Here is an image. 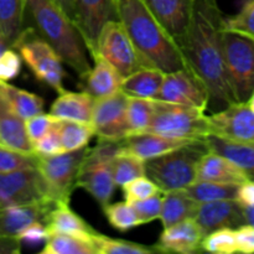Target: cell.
Returning a JSON list of instances; mask_svg holds the SVG:
<instances>
[{
    "mask_svg": "<svg viewBox=\"0 0 254 254\" xmlns=\"http://www.w3.org/2000/svg\"><path fill=\"white\" fill-rule=\"evenodd\" d=\"M223 17L216 0H195L189 29L180 45L186 66L206 84L210 103L220 108L237 102L223 57Z\"/></svg>",
    "mask_w": 254,
    "mask_h": 254,
    "instance_id": "1",
    "label": "cell"
},
{
    "mask_svg": "<svg viewBox=\"0 0 254 254\" xmlns=\"http://www.w3.org/2000/svg\"><path fill=\"white\" fill-rule=\"evenodd\" d=\"M116 9L144 66L164 73L188 67L180 47L141 0H116Z\"/></svg>",
    "mask_w": 254,
    "mask_h": 254,
    "instance_id": "2",
    "label": "cell"
},
{
    "mask_svg": "<svg viewBox=\"0 0 254 254\" xmlns=\"http://www.w3.org/2000/svg\"><path fill=\"white\" fill-rule=\"evenodd\" d=\"M25 4L37 34L57 52L64 64L83 78L92 64L76 25L52 0H25Z\"/></svg>",
    "mask_w": 254,
    "mask_h": 254,
    "instance_id": "3",
    "label": "cell"
},
{
    "mask_svg": "<svg viewBox=\"0 0 254 254\" xmlns=\"http://www.w3.org/2000/svg\"><path fill=\"white\" fill-rule=\"evenodd\" d=\"M203 140H195L168 154L145 161V175L161 192L186 189L196 181L198 161L207 151Z\"/></svg>",
    "mask_w": 254,
    "mask_h": 254,
    "instance_id": "4",
    "label": "cell"
},
{
    "mask_svg": "<svg viewBox=\"0 0 254 254\" xmlns=\"http://www.w3.org/2000/svg\"><path fill=\"white\" fill-rule=\"evenodd\" d=\"M144 133L185 140H203L210 135L205 112L160 99H154L153 117Z\"/></svg>",
    "mask_w": 254,
    "mask_h": 254,
    "instance_id": "5",
    "label": "cell"
},
{
    "mask_svg": "<svg viewBox=\"0 0 254 254\" xmlns=\"http://www.w3.org/2000/svg\"><path fill=\"white\" fill-rule=\"evenodd\" d=\"M121 149V141H99L87 148L77 176V188L86 190L102 208L111 202L116 190L112 161Z\"/></svg>",
    "mask_w": 254,
    "mask_h": 254,
    "instance_id": "6",
    "label": "cell"
},
{
    "mask_svg": "<svg viewBox=\"0 0 254 254\" xmlns=\"http://www.w3.org/2000/svg\"><path fill=\"white\" fill-rule=\"evenodd\" d=\"M11 49H15L22 61L40 82L51 87L57 93L64 91L66 72L57 52L32 27H24Z\"/></svg>",
    "mask_w": 254,
    "mask_h": 254,
    "instance_id": "7",
    "label": "cell"
},
{
    "mask_svg": "<svg viewBox=\"0 0 254 254\" xmlns=\"http://www.w3.org/2000/svg\"><path fill=\"white\" fill-rule=\"evenodd\" d=\"M226 69L237 102H247L254 91V40L237 32H222Z\"/></svg>",
    "mask_w": 254,
    "mask_h": 254,
    "instance_id": "8",
    "label": "cell"
},
{
    "mask_svg": "<svg viewBox=\"0 0 254 254\" xmlns=\"http://www.w3.org/2000/svg\"><path fill=\"white\" fill-rule=\"evenodd\" d=\"M87 148L51 156L36 155V170L46 185L50 200L56 203L69 202Z\"/></svg>",
    "mask_w": 254,
    "mask_h": 254,
    "instance_id": "9",
    "label": "cell"
},
{
    "mask_svg": "<svg viewBox=\"0 0 254 254\" xmlns=\"http://www.w3.org/2000/svg\"><path fill=\"white\" fill-rule=\"evenodd\" d=\"M94 56H99L109 62L123 78L145 67L133 46L130 37L118 19L109 20L102 27L97 40Z\"/></svg>",
    "mask_w": 254,
    "mask_h": 254,
    "instance_id": "10",
    "label": "cell"
},
{
    "mask_svg": "<svg viewBox=\"0 0 254 254\" xmlns=\"http://www.w3.org/2000/svg\"><path fill=\"white\" fill-rule=\"evenodd\" d=\"M156 99L206 112L210 104V93L206 84L185 67L165 73Z\"/></svg>",
    "mask_w": 254,
    "mask_h": 254,
    "instance_id": "11",
    "label": "cell"
},
{
    "mask_svg": "<svg viewBox=\"0 0 254 254\" xmlns=\"http://www.w3.org/2000/svg\"><path fill=\"white\" fill-rule=\"evenodd\" d=\"M44 200L50 197L36 168L0 173V210Z\"/></svg>",
    "mask_w": 254,
    "mask_h": 254,
    "instance_id": "12",
    "label": "cell"
},
{
    "mask_svg": "<svg viewBox=\"0 0 254 254\" xmlns=\"http://www.w3.org/2000/svg\"><path fill=\"white\" fill-rule=\"evenodd\" d=\"M210 135L254 145V112L247 102H236L207 116Z\"/></svg>",
    "mask_w": 254,
    "mask_h": 254,
    "instance_id": "13",
    "label": "cell"
},
{
    "mask_svg": "<svg viewBox=\"0 0 254 254\" xmlns=\"http://www.w3.org/2000/svg\"><path fill=\"white\" fill-rule=\"evenodd\" d=\"M127 104L128 96L122 91L113 96L94 99L91 124L99 141H122L128 138Z\"/></svg>",
    "mask_w": 254,
    "mask_h": 254,
    "instance_id": "14",
    "label": "cell"
},
{
    "mask_svg": "<svg viewBox=\"0 0 254 254\" xmlns=\"http://www.w3.org/2000/svg\"><path fill=\"white\" fill-rule=\"evenodd\" d=\"M73 5L74 25L92 59L102 27L109 20H117L116 0H73Z\"/></svg>",
    "mask_w": 254,
    "mask_h": 254,
    "instance_id": "15",
    "label": "cell"
},
{
    "mask_svg": "<svg viewBox=\"0 0 254 254\" xmlns=\"http://www.w3.org/2000/svg\"><path fill=\"white\" fill-rule=\"evenodd\" d=\"M179 47L185 39L195 0H141Z\"/></svg>",
    "mask_w": 254,
    "mask_h": 254,
    "instance_id": "16",
    "label": "cell"
},
{
    "mask_svg": "<svg viewBox=\"0 0 254 254\" xmlns=\"http://www.w3.org/2000/svg\"><path fill=\"white\" fill-rule=\"evenodd\" d=\"M195 221L203 236L220 228H238L245 225L242 205L237 200H218L198 203Z\"/></svg>",
    "mask_w": 254,
    "mask_h": 254,
    "instance_id": "17",
    "label": "cell"
},
{
    "mask_svg": "<svg viewBox=\"0 0 254 254\" xmlns=\"http://www.w3.org/2000/svg\"><path fill=\"white\" fill-rule=\"evenodd\" d=\"M202 238L203 233L195 218H188L164 228L154 250L160 253L195 254L202 251Z\"/></svg>",
    "mask_w": 254,
    "mask_h": 254,
    "instance_id": "18",
    "label": "cell"
},
{
    "mask_svg": "<svg viewBox=\"0 0 254 254\" xmlns=\"http://www.w3.org/2000/svg\"><path fill=\"white\" fill-rule=\"evenodd\" d=\"M56 202L51 200L39 201L27 205L11 206L0 210V236L17 237L31 223L44 222L47 213Z\"/></svg>",
    "mask_w": 254,
    "mask_h": 254,
    "instance_id": "19",
    "label": "cell"
},
{
    "mask_svg": "<svg viewBox=\"0 0 254 254\" xmlns=\"http://www.w3.org/2000/svg\"><path fill=\"white\" fill-rule=\"evenodd\" d=\"M192 141L195 140L168 138L154 133H140L129 135L128 138L122 140L121 150L146 161L176 150Z\"/></svg>",
    "mask_w": 254,
    "mask_h": 254,
    "instance_id": "20",
    "label": "cell"
},
{
    "mask_svg": "<svg viewBox=\"0 0 254 254\" xmlns=\"http://www.w3.org/2000/svg\"><path fill=\"white\" fill-rule=\"evenodd\" d=\"M196 180L242 185L250 179L245 171L230 159L215 151L207 150L198 161Z\"/></svg>",
    "mask_w": 254,
    "mask_h": 254,
    "instance_id": "21",
    "label": "cell"
},
{
    "mask_svg": "<svg viewBox=\"0 0 254 254\" xmlns=\"http://www.w3.org/2000/svg\"><path fill=\"white\" fill-rule=\"evenodd\" d=\"M92 61L93 64L88 73L81 78V88L94 99L113 96L121 91L122 74L102 57L94 56Z\"/></svg>",
    "mask_w": 254,
    "mask_h": 254,
    "instance_id": "22",
    "label": "cell"
},
{
    "mask_svg": "<svg viewBox=\"0 0 254 254\" xmlns=\"http://www.w3.org/2000/svg\"><path fill=\"white\" fill-rule=\"evenodd\" d=\"M93 106L94 98L87 92H71L64 89L60 92L59 97L54 101L50 114L57 119L91 123Z\"/></svg>",
    "mask_w": 254,
    "mask_h": 254,
    "instance_id": "23",
    "label": "cell"
},
{
    "mask_svg": "<svg viewBox=\"0 0 254 254\" xmlns=\"http://www.w3.org/2000/svg\"><path fill=\"white\" fill-rule=\"evenodd\" d=\"M0 144L20 153L34 154L32 143L27 136L25 121L17 116L0 97Z\"/></svg>",
    "mask_w": 254,
    "mask_h": 254,
    "instance_id": "24",
    "label": "cell"
},
{
    "mask_svg": "<svg viewBox=\"0 0 254 254\" xmlns=\"http://www.w3.org/2000/svg\"><path fill=\"white\" fill-rule=\"evenodd\" d=\"M45 226L49 235L52 233H66V235L93 236L97 231L86 222L79 215H77L71 207L69 202H57L50 210L45 218Z\"/></svg>",
    "mask_w": 254,
    "mask_h": 254,
    "instance_id": "25",
    "label": "cell"
},
{
    "mask_svg": "<svg viewBox=\"0 0 254 254\" xmlns=\"http://www.w3.org/2000/svg\"><path fill=\"white\" fill-rule=\"evenodd\" d=\"M163 71L154 67H143L124 77L121 91L128 97L156 99L164 81Z\"/></svg>",
    "mask_w": 254,
    "mask_h": 254,
    "instance_id": "26",
    "label": "cell"
},
{
    "mask_svg": "<svg viewBox=\"0 0 254 254\" xmlns=\"http://www.w3.org/2000/svg\"><path fill=\"white\" fill-rule=\"evenodd\" d=\"M198 203L186 192L185 189L164 192L160 220L163 227H170L188 218L195 217Z\"/></svg>",
    "mask_w": 254,
    "mask_h": 254,
    "instance_id": "27",
    "label": "cell"
},
{
    "mask_svg": "<svg viewBox=\"0 0 254 254\" xmlns=\"http://www.w3.org/2000/svg\"><path fill=\"white\" fill-rule=\"evenodd\" d=\"M205 144L208 150L230 159L245 171L250 180H254V145L233 143L215 135L206 136Z\"/></svg>",
    "mask_w": 254,
    "mask_h": 254,
    "instance_id": "28",
    "label": "cell"
},
{
    "mask_svg": "<svg viewBox=\"0 0 254 254\" xmlns=\"http://www.w3.org/2000/svg\"><path fill=\"white\" fill-rule=\"evenodd\" d=\"M0 97L24 121L44 112L45 102L41 97L5 81H0Z\"/></svg>",
    "mask_w": 254,
    "mask_h": 254,
    "instance_id": "29",
    "label": "cell"
},
{
    "mask_svg": "<svg viewBox=\"0 0 254 254\" xmlns=\"http://www.w3.org/2000/svg\"><path fill=\"white\" fill-rule=\"evenodd\" d=\"M94 236V235H93ZM93 236L52 233L44 242L41 254H97Z\"/></svg>",
    "mask_w": 254,
    "mask_h": 254,
    "instance_id": "30",
    "label": "cell"
},
{
    "mask_svg": "<svg viewBox=\"0 0 254 254\" xmlns=\"http://www.w3.org/2000/svg\"><path fill=\"white\" fill-rule=\"evenodd\" d=\"M25 15V0H0V35L9 47L24 30Z\"/></svg>",
    "mask_w": 254,
    "mask_h": 254,
    "instance_id": "31",
    "label": "cell"
},
{
    "mask_svg": "<svg viewBox=\"0 0 254 254\" xmlns=\"http://www.w3.org/2000/svg\"><path fill=\"white\" fill-rule=\"evenodd\" d=\"M56 129L60 134L64 151H74L86 148L91 139L96 135L92 124L82 122L59 119L56 122Z\"/></svg>",
    "mask_w": 254,
    "mask_h": 254,
    "instance_id": "32",
    "label": "cell"
},
{
    "mask_svg": "<svg viewBox=\"0 0 254 254\" xmlns=\"http://www.w3.org/2000/svg\"><path fill=\"white\" fill-rule=\"evenodd\" d=\"M238 186L240 185L196 180L185 190L196 202L203 203L218 200H236Z\"/></svg>",
    "mask_w": 254,
    "mask_h": 254,
    "instance_id": "33",
    "label": "cell"
},
{
    "mask_svg": "<svg viewBox=\"0 0 254 254\" xmlns=\"http://www.w3.org/2000/svg\"><path fill=\"white\" fill-rule=\"evenodd\" d=\"M112 175L116 186L122 188L129 181L145 175V161L119 149L112 161Z\"/></svg>",
    "mask_w": 254,
    "mask_h": 254,
    "instance_id": "34",
    "label": "cell"
},
{
    "mask_svg": "<svg viewBox=\"0 0 254 254\" xmlns=\"http://www.w3.org/2000/svg\"><path fill=\"white\" fill-rule=\"evenodd\" d=\"M154 112V99L128 97L127 104V122L129 135L146 131Z\"/></svg>",
    "mask_w": 254,
    "mask_h": 254,
    "instance_id": "35",
    "label": "cell"
},
{
    "mask_svg": "<svg viewBox=\"0 0 254 254\" xmlns=\"http://www.w3.org/2000/svg\"><path fill=\"white\" fill-rule=\"evenodd\" d=\"M97 254H151L155 253L154 247H145L139 243L124 240H114L97 232L93 236Z\"/></svg>",
    "mask_w": 254,
    "mask_h": 254,
    "instance_id": "36",
    "label": "cell"
},
{
    "mask_svg": "<svg viewBox=\"0 0 254 254\" xmlns=\"http://www.w3.org/2000/svg\"><path fill=\"white\" fill-rule=\"evenodd\" d=\"M201 250L203 252L216 254H232L238 252L236 228H220L203 236Z\"/></svg>",
    "mask_w": 254,
    "mask_h": 254,
    "instance_id": "37",
    "label": "cell"
},
{
    "mask_svg": "<svg viewBox=\"0 0 254 254\" xmlns=\"http://www.w3.org/2000/svg\"><path fill=\"white\" fill-rule=\"evenodd\" d=\"M103 211L109 225L116 230L121 231V232H127L131 228L141 226L133 207L127 201L108 203V205L104 206Z\"/></svg>",
    "mask_w": 254,
    "mask_h": 254,
    "instance_id": "38",
    "label": "cell"
},
{
    "mask_svg": "<svg viewBox=\"0 0 254 254\" xmlns=\"http://www.w3.org/2000/svg\"><path fill=\"white\" fill-rule=\"evenodd\" d=\"M223 30L237 32L254 40V0H247L238 14L223 17Z\"/></svg>",
    "mask_w": 254,
    "mask_h": 254,
    "instance_id": "39",
    "label": "cell"
},
{
    "mask_svg": "<svg viewBox=\"0 0 254 254\" xmlns=\"http://www.w3.org/2000/svg\"><path fill=\"white\" fill-rule=\"evenodd\" d=\"M36 154L20 153L0 144V173L36 168Z\"/></svg>",
    "mask_w": 254,
    "mask_h": 254,
    "instance_id": "40",
    "label": "cell"
},
{
    "mask_svg": "<svg viewBox=\"0 0 254 254\" xmlns=\"http://www.w3.org/2000/svg\"><path fill=\"white\" fill-rule=\"evenodd\" d=\"M122 190H123L124 200L127 202L135 200H144V198L163 193L160 189L158 188V185L146 175L139 176V178L129 181L126 185L122 186Z\"/></svg>",
    "mask_w": 254,
    "mask_h": 254,
    "instance_id": "41",
    "label": "cell"
},
{
    "mask_svg": "<svg viewBox=\"0 0 254 254\" xmlns=\"http://www.w3.org/2000/svg\"><path fill=\"white\" fill-rule=\"evenodd\" d=\"M130 206L133 207L134 212L138 216L140 225L153 222L160 217L161 205H163V197L159 195L151 196V197L144 198V200L130 201Z\"/></svg>",
    "mask_w": 254,
    "mask_h": 254,
    "instance_id": "42",
    "label": "cell"
},
{
    "mask_svg": "<svg viewBox=\"0 0 254 254\" xmlns=\"http://www.w3.org/2000/svg\"><path fill=\"white\" fill-rule=\"evenodd\" d=\"M59 121L57 118H55L51 114H45L44 112L36 116H32L30 118H27L25 121V128H26L27 136H29L30 141L32 144L36 143L37 140L42 138L44 135H46L54 126L56 124V122Z\"/></svg>",
    "mask_w": 254,
    "mask_h": 254,
    "instance_id": "43",
    "label": "cell"
},
{
    "mask_svg": "<svg viewBox=\"0 0 254 254\" xmlns=\"http://www.w3.org/2000/svg\"><path fill=\"white\" fill-rule=\"evenodd\" d=\"M32 148H34V154L39 156H51L64 153L61 139H60V134L56 129V124L46 135H44L40 140L32 144Z\"/></svg>",
    "mask_w": 254,
    "mask_h": 254,
    "instance_id": "44",
    "label": "cell"
},
{
    "mask_svg": "<svg viewBox=\"0 0 254 254\" xmlns=\"http://www.w3.org/2000/svg\"><path fill=\"white\" fill-rule=\"evenodd\" d=\"M21 71V57L9 47L0 55V81L9 82L16 78Z\"/></svg>",
    "mask_w": 254,
    "mask_h": 254,
    "instance_id": "45",
    "label": "cell"
},
{
    "mask_svg": "<svg viewBox=\"0 0 254 254\" xmlns=\"http://www.w3.org/2000/svg\"><path fill=\"white\" fill-rule=\"evenodd\" d=\"M47 237H49V232H47V228L44 222L31 223L19 235L21 242H26L27 245L31 246L45 242Z\"/></svg>",
    "mask_w": 254,
    "mask_h": 254,
    "instance_id": "46",
    "label": "cell"
},
{
    "mask_svg": "<svg viewBox=\"0 0 254 254\" xmlns=\"http://www.w3.org/2000/svg\"><path fill=\"white\" fill-rule=\"evenodd\" d=\"M237 238V251L240 253H254V227L250 225H243L236 228Z\"/></svg>",
    "mask_w": 254,
    "mask_h": 254,
    "instance_id": "47",
    "label": "cell"
},
{
    "mask_svg": "<svg viewBox=\"0 0 254 254\" xmlns=\"http://www.w3.org/2000/svg\"><path fill=\"white\" fill-rule=\"evenodd\" d=\"M236 200L243 206L254 205V180H248L238 186Z\"/></svg>",
    "mask_w": 254,
    "mask_h": 254,
    "instance_id": "48",
    "label": "cell"
},
{
    "mask_svg": "<svg viewBox=\"0 0 254 254\" xmlns=\"http://www.w3.org/2000/svg\"><path fill=\"white\" fill-rule=\"evenodd\" d=\"M22 242L17 237L0 236V254H19Z\"/></svg>",
    "mask_w": 254,
    "mask_h": 254,
    "instance_id": "49",
    "label": "cell"
},
{
    "mask_svg": "<svg viewBox=\"0 0 254 254\" xmlns=\"http://www.w3.org/2000/svg\"><path fill=\"white\" fill-rule=\"evenodd\" d=\"M62 11L64 12L67 17L74 24V5L73 0H52Z\"/></svg>",
    "mask_w": 254,
    "mask_h": 254,
    "instance_id": "50",
    "label": "cell"
},
{
    "mask_svg": "<svg viewBox=\"0 0 254 254\" xmlns=\"http://www.w3.org/2000/svg\"><path fill=\"white\" fill-rule=\"evenodd\" d=\"M242 213L245 218V225H250L254 227V205L243 206L242 205Z\"/></svg>",
    "mask_w": 254,
    "mask_h": 254,
    "instance_id": "51",
    "label": "cell"
},
{
    "mask_svg": "<svg viewBox=\"0 0 254 254\" xmlns=\"http://www.w3.org/2000/svg\"><path fill=\"white\" fill-rule=\"evenodd\" d=\"M6 49H9V46H7L6 42H5V40L2 39V36L0 35V55H1Z\"/></svg>",
    "mask_w": 254,
    "mask_h": 254,
    "instance_id": "52",
    "label": "cell"
},
{
    "mask_svg": "<svg viewBox=\"0 0 254 254\" xmlns=\"http://www.w3.org/2000/svg\"><path fill=\"white\" fill-rule=\"evenodd\" d=\"M247 104H248V106H250V108L254 112V91L252 92V94H251L250 98H248Z\"/></svg>",
    "mask_w": 254,
    "mask_h": 254,
    "instance_id": "53",
    "label": "cell"
}]
</instances>
